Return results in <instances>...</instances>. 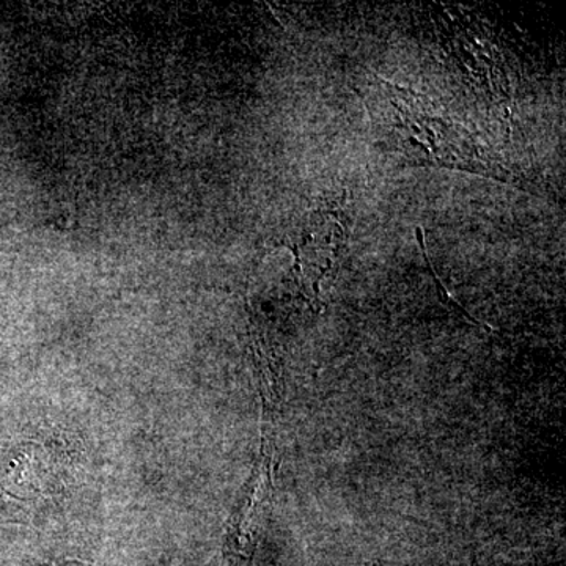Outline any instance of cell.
Instances as JSON below:
<instances>
[{
    "instance_id": "obj_1",
    "label": "cell",
    "mask_w": 566,
    "mask_h": 566,
    "mask_svg": "<svg viewBox=\"0 0 566 566\" xmlns=\"http://www.w3.org/2000/svg\"><path fill=\"white\" fill-rule=\"evenodd\" d=\"M51 566H88V565L81 564V562H62V564H54Z\"/></svg>"
}]
</instances>
